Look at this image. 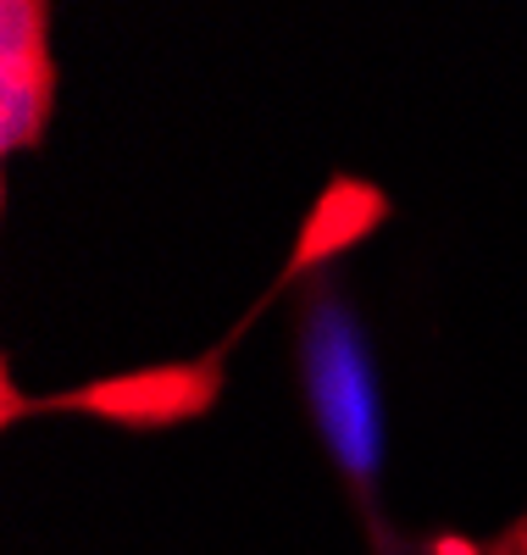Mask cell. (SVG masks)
Here are the masks:
<instances>
[{
	"instance_id": "obj_1",
	"label": "cell",
	"mask_w": 527,
	"mask_h": 555,
	"mask_svg": "<svg viewBox=\"0 0 527 555\" xmlns=\"http://www.w3.org/2000/svg\"><path fill=\"white\" fill-rule=\"evenodd\" d=\"M306 395L317 411V428L339 461V478L356 483L361 505H372V483L383 467V416H377V384H372V361L356 334V311L345 295L311 289L306 300Z\"/></svg>"
},
{
	"instance_id": "obj_2",
	"label": "cell",
	"mask_w": 527,
	"mask_h": 555,
	"mask_svg": "<svg viewBox=\"0 0 527 555\" xmlns=\"http://www.w3.org/2000/svg\"><path fill=\"white\" fill-rule=\"evenodd\" d=\"M56 112V62H51V7L7 0L0 7V151H39Z\"/></svg>"
}]
</instances>
